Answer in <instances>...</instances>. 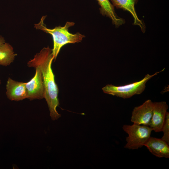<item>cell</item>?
<instances>
[{
    "label": "cell",
    "instance_id": "cell-12",
    "mask_svg": "<svg viewBox=\"0 0 169 169\" xmlns=\"http://www.w3.org/2000/svg\"><path fill=\"white\" fill-rule=\"evenodd\" d=\"M17 55L9 44L5 42L0 45V65L5 66L9 65Z\"/></svg>",
    "mask_w": 169,
    "mask_h": 169
},
{
    "label": "cell",
    "instance_id": "cell-5",
    "mask_svg": "<svg viewBox=\"0 0 169 169\" xmlns=\"http://www.w3.org/2000/svg\"><path fill=\"white\" fill-rule=\"evenodd\" d=\"M34 76L29 81L26 82L28 99L30 100H41L44 97V90L42 73L37 67Z\"/></svg>",
    "mask_w": 169,
    "mask_h": 169
},
{
    "label": "cell",
    "instance_id": "cell-1",
    "mask_svg": "<svg viewBox=\"0 0 169 169\" xmlns=\"http://www.w3.org/2000/svg\"><path fill=\"white\" fill-rule=\"evenodd\" d=\"M54 57L52 49L45 47L36 54L33 59L27 63L29 67H38L42 73L44 90V98L47 104L50 116L53 120H58L61 115L57 108L59 103L58 98V88L55 80V76L51 65Z\"/></svg>",
    "mask_w": 169,
    "mask_h": 169
},
{
    "label": "cell",
    "instance_id": "cell-10",
    "mask_svg": "<svg viewBox=\"0 0 169 169\" xmlns=\"http://www.w3.org/2000/svg\"><path fill=\"white\" fill-rule=\"evenodd\" d=\"M113 5L117 9H121L124 11L129 12L133 16L134 25L139 26L143 33L146 31V26L142 20L140 19L136 14L135 5L138 0H111Z\"/></svg>",
    "mask_w": 169,
    "mask_h": 169
},
{
    "label": "cell",
    "instance_id": "cell-8",
    "mask_svg": "<svg viewBox=\"0 0 169 169\" xmlns=\"http://www.w3.org/2000/svg\"><path fill=\"white\" fill-rule=\"evenodd\" d=\"M26 82H18L9 78L6 85V95L11 101L22 100L28 97Z\"/></svg>",
    "mask_w": 169,
    "mask_h": 169
},
{
    "label": "cell",
    "instance_id": "cell-13",
    "mask_svg": "<svg viewBox=\"0 0 169 169\" xmlns=\"http://www.w3.org/2000/svg\"><path fill=\"white\" fill-rule=\"evenodd\" d=\"M162 131L163 133L161 138L169 144V113L167 112L165 121L163 127Z\"/></svg>",
    "mask_w": 169,
    "mask_h": 169
},
{
    "label": "cell",
    "instance_id": "cell-7",
    "mask_svg": "<svg viewBox=\"0 0 169 169\" xmlns=\"http://www.w3.org/2000/svg\"><path fill=\"white\" fill-rule=\"evenodd\" d=\"M153 114L149 126L156 132L162 131L168 106L165 101L153 102Z\"/></svg>",
    "mask_w": 169,
    "mask_h": 169
},
{
    "label": "cell",
    "instance_id": "cell-14",
    "mask_svg": "<svg viewBox=\"0 0 169 169\" xmlns=\"http://www.w3.org/2000/svg\"><path fill=\"white\" fill-rule=\"evenodd\" d=\"M5 43V40L4 38L1 36H0V45Z\"/></svg>",
    "mask_w": 169,
    "mask_h": 169
},
{
    "label": "cell",
    "instance_id": "cell-2",
    "mask_svg": "<svg viewBox=\"0 0 169 169\" xmlns=\"http://www.w3.org/2000/svg\"><path fill=\"white\" fill-rule=\"evenodd\" d=\"M46 16H43L39 22L35 24L34 27L51 34L53 38V48L52 49L54 60H55L62 47L69 43H75L81 42L85 37L79 33L73 34L69 32V28L73 26L74 23L67 22L63 27L56 26L53 29L48 28L44 23Z\"/></svg>",
    "mask_w": 169,
    "mask_h": 169
},
{
    "label": "cell",
    "instance_id": "cell-15",
    "mask_svg": "<svg viewBox=\"0 0 169 169\" xmlns=\"http://www.w3.org/2000/svg\"><path fill=\"white\" fill-rule=\"evenodd\" d=\"M1 84V81L0 80V85Z\"/></svg>",
    "mask_w": 169,
    "mask_h": 169
},
{
    "label": "cell",
    "instance_id": "cell-11",
    "mask_svg": "<svg viewBox=\"0 0 169 169\" xmlns=\"http://www.w3.org/2000/svg\"><path fill=\"white\" fill-rule=\"evenodd\" d=\"M100 6V13L103 16H106L111 19L112 23L116 27H118L125 23V20L116 14L114 7L109 0H96Z\"/></svg>",
    "mask_w": 169,
    "mask_h": 169
},
{
    "label": "cell",
    "instance_id": "cell-9",
    "mask_svg": "<svg viewBox=\"0 0 169 169\" xmlns=\"http://www.w3.org/2000/svg\"><path fill=\"white\" fill-rule=\"evenodd\" d=\"M144 146L151 154L157 157H169V144L161 138L151 137Z\"/></svg>",
    "mask_w": 169,
    "mask_h": 169
},
{
    "label": "cell",
    "instance_id": "cell-6",
    "mask_svg": "<svg viewBox=\"0 0 169 169\" xmlns=\"http://www.w3.org/2000/svg\"><path fill=\"white\" fill-rule=\"evenodd\" d=\"M153 102L148 100L141 105L135 107L132 113L131 121L134 124L149 126L153 114Z\"/></svg>",
    "mask_w": 169,
    "mask_h": 169
},
{
    "label": "cell",
    "instance_id": "cell-3",
    "mask_svg": "<svg viewBox=\"0 0 169 169\" xmlns=\"http://www.w3.org/2000/svg\"><path fill=\"white\" fill-rule=\"evenodd\" d=\"M164 68L160 71L156 72L153 75L146 74L141 80L123 86H116L108 84L102 88L104 93L113 96L127 99L136 95H139L144 90L147 82L154 76L163 71Z\"/></svg>",
    "mask_w": 169,
    "mask_h": 169
},
{
    "label": "cell",
    "instance_id": "cell-4",
    "mask_svg": "<svg viewBox=\"0 0 169 169\" xmlns=\"http://www.w3.org/2000/svg\"><path fill=\"white\" fill-rule=\"evenodd\" d=\"M122 129L128 135L124 148L131 150L138 149L144 146L153 131L149 126L134 123L132 125H124Z\"/></svg>",
    "mask_w": 169,
    "mask_h": 169
}]
</instances>
